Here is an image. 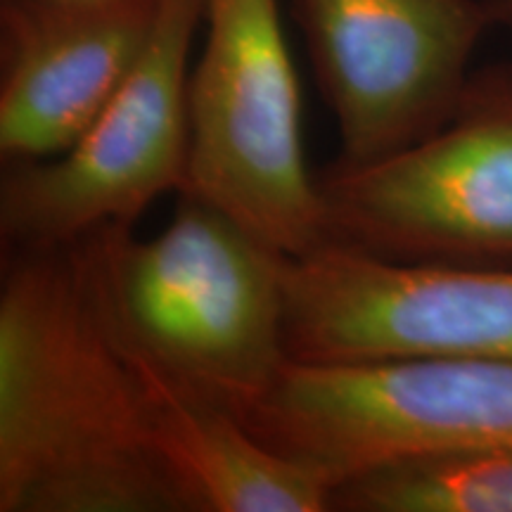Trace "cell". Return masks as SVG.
<instances>
[{
  "label": "cell",
  "instance_id": "6da1fadb",
  "mask_svg": "<svg viewBox=\"0 0 512 512\" xmlns=\"http://www.w3.org/2000/svg\"><path fill=\"white\" fill-rule=\"evenodd\" d=\"M0 512H190L74 245L5 256Z\"/></svg>",
  "mask_w": 512,
  "mask_h": 512
},
{
  "label": "cell",
  "instance_id": "7a4b0ae2",
  "mask_svg": "<svg viewBox=\"0 0 512 512\" xmlns=\"http://www.w3.org/2000/svg\"><path fill=\"white\" fill-rule=\"evenodd\" d=\"M176 197L152 238L107 226L74 247L121 347L247 420L290 363L287 254L195 192Z\"/></svg>",
  "mask_w": 512,
  "mask_h": 512
},
{
  "label": "cell",
  "instance_id": "3957f363",
  "mask_svg": "<svg viewBox=\"0 0 512 512\" xmlns=\"http://www.w3.org/2000/svg\"><path fill=\"white\" fill-rule=\"evenodd\" d=\"M325 245L403 264L512 268V64L472 72L420 143L316 176Z\"/></svg>",
  "mask_w": 512,
  "mask_h": 512
},
{
  "label": "cell",
  "instance_id": "277c9868",
  "mask_svg": "<svg viewBox=\"0 0 512 512\" xmlns=\"http://www.w3.org/2000/svg\"><path fill=\"white\" fill-rule=\"evenodd\" d=\"M190 72L188 192L287 256L325 245L302 91L278 0H204ZM183 190V192H185Z\"/></svg>",
  "mask_w": 512,
  "mask_h": 512
},
{
  "label": "cell",
  "instance_id": "5b68a950",
  "mask_svg": "<svg viewBox=\"0 0 512 512\" xmlns=\"http://www.w3.org/2000/svg\"><path fill=\"white\" fill-rule=\"evenodd\" d=\"M245 422L335 482L396 460L512 451V363L290 358Z\"/></svg>",
  "mask_w": 512,
  "mask_h": 512
},
{
  "label": "cell",
  "instance_id": "8992f818",
  "mask_svg": "<svg viewBox=\"0 0 512 512\" xmlns=\"http://www.w3.org/2000/svg\"><path fill=\"white\" fill-rule=\"evenodd\" d=\"M204 0H159L152 34L119 91L62 155L8 164L0 235L10 249L72 247L133 226L190 178V55Z\"/></svg>",
  "mask_w": 512,
  "mask_h": 512
},
{
  "label": "cell",
  "instance_id": "52a82bcc",
  "mask_svg": "<svg viewBox=\"0 0 512 512\" xmlns=\"http://www.w3.org/2000/svg\"><path fill=\"white\" fill-rule=\"evenodd\" d=\"M292 361L512 363V268L403 264L323 245L285 261Z\"/></svg>",
  "mask_w": 512,
  "mask_h": 512
},
{
  "label": "cell",
  "instance_id": "ba28073f",
  "mask_svg": "<svg viewBox=\"0 0 512 512\" xmlns=\"http://www.w3.org/2000/svg\"><path fill=\"white\" fill-rule=\"evenodd\" d=\"M335 114L342 162H375L444 126L491 27L486 0H292Z\"/></svg>",
  "mask_w": 512,
  "mask_h": 512
},
{
  "label": "cell",
  "instance_id": "9c48e42d",
  "mask_svg": "<svg viewBox=\"0 0 512 512\" xmlns=\"http://www.w3.org/2000/svg\"><path fill=\"white\" fill-rule=\"evenodd\" d=\"M159 0H0V155L53 159L91 128L152 34Z\"/></svg>",
  "mask_w": 512,
  "mask_h": 512
},
{
  "label": "cell",
  "instance_id": "30bf717a",
  "mask_svg": "<svg viewBox=\"0 0 512 512\" xmlns=\"http://www.w3.org/2000/svg\"><path fill=\"white\" fill-rule=\"evenodd\" d=\"M124 349V347H121ZM159 456L190 512H325L335 477L278 451L240 415L124 349Z\"/></svg>",
  "mask_w": 512,
  "mask_h": 512
},
{
  "label": "cell",
  "instance_id": "8fae6325",
  "mask_svg": "<svg viewBox=\"0 0 512 512\" xmlns=\"http://www.w3.org/2000/svg\"><path fill=\"white\" fill-rule=\"evenodd\" d=\"M375 494L389 512H512V451L401 460Z\"/></svg>",
  "mask_w": 512,
  "mask_h": 512
},
{
  "label": "cell",
  "instance_id": "7c38bea8",
  "mask_svg": "<svg viewBox=\"0 0 512 512\" xmlns=\"http://www.w3.org/2000/svg\"><path fill=\"white\" fill-rule=\"evenodd\" d=\"M496 27H512V0H486Z\"/></svg>",
  "mask_w": 512,
  "mask_h": 512
}]
</instances>
